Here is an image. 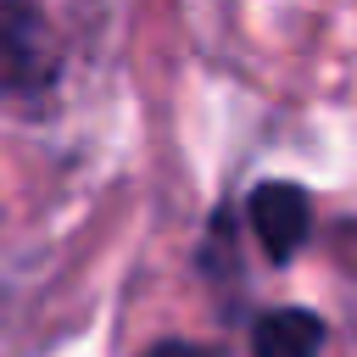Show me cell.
<instances>
[{"label":"cell","instance_id":"6da1fadb","mask_svg":"<svg viewBox=\"0 0 357 357\" xmlns=\"http://www.w3.org/2000/svg\"><path fill=\"white\" fill-rule=\"evenodd\" d=\"M56 33L39 11L28 6H0V89L6 95H33L56 78Z\"/></svg>","mask_w":357,"mask_h":357},{"label":"cell","instance_id":"7a4b0ae2","mask_svg":"<svg viewBox=\"0 0 357 357\" xmlns=\"http://www.w3.org/2000/svg\"><path fill=\"white\" fill-rule=\"evenodd\" d=\"M307 223H312V212H307V195L296 184L273 178V184L251 190V229H257V240L273 262H290L307 245Z\"/></svg>","mask_w":357,"mask_h":357},{"label":"cell","instance_id":"3957f363","mask_svg":"<svg viewBox=\"0 0 357 357\" xmlns=\"http://www.w3.org/2000/svg\"><path fill=\"white\" fill-rule=\"evenodd\" d=\"M318 346H324V324L307 307H273L251 329L257 357H318Z\"/></svg>","mask_w":357,"mask_h":357},{"label":"cell","instance_id":"277c9868","mask_svg":"<svg viewBox=\"0 0 357 357\" xmlns=\"http://www.w3.org/2000/svg\"><path fill=\"white\" fill-rule=\"evenodd\" d=\"M145 357H212V351L195 346V340H162V346H151Z\"/></svg>","mask_w":357,"mask_h":357}]
</instances>
